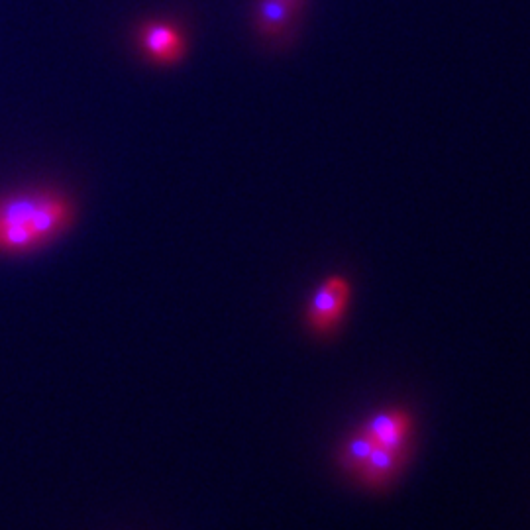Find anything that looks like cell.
<instances>
[{
  "mask_svg": "<svg viewBox=\"0 0 530 530\" xmlns=\"http://www.w3.org/2000/svg\"><path fill=\"white\" fill-rule=\"evenodd\" d=\"M75 218L73 203L50 191L0 199V252L20 256L59 238Z\"/></svg>",
  "mask_w": 530,
  "mask_h": 530,
  "instance_id": "cell-1",
  "label": "cell"
},
{
  "mask_svg": "<svg viewBox=\"0 0 530 530\" xmlns=\"http://www.w3.org/2000/svg\"><path fill=\"white\" fill-rule=\"evenodd\" d=\"M350 299V285L342 277H330L317 289L309 305V324L317 332H328L346 309Z\"/></svg>",
  "mask_w": 530,
  "mask_h": 530,
  "instance_id": "cell-2",
  "label": "cell"
},
{
  "mask_svg": "<svg viewBox=\"0 0 530 530\" xmlns=\"http://www.w3.org/2000/svg\"><path fill=\"white\" fill-rule=\"evenodd\" d=\"M140 44L146 55L161 63L169 65L183 57L185 40L183 34L167 22H150L140 30Z\"/></svg>",
  "mask_w": 530,
  "mask_h": 530,
  "instance_id": "cell-3",
  "label": "cell"
},
{
  "mask_svg": "<svg viewBox=\"0 0 530 530\" xmlns=\"http://www.w3.org/2000/svg\"><path fill=\"white\" fill-rule=\"evenodd\" d=\"M409 430H411V421L403 411H381L373 415L362 428V432L368 434L377 446L395 452L399 456L407 446Z\"/></svg>",
  "mask_w": 530,
  "mask_h": 530,
  "instance_id": "cell-4",
  "label": "cell"
},
{
  "mask_svg": "<svg viewBox=\"0 0 530 530\" xmlns=\"http://www.w3.org/2000/svg\"><path fill=\"white\" fill-rule=\"evenodd\" d=\"M299 8V4L289 0H258L254 12L256 30L264 38H277L285 34L291 28Z\"/></svg>",
  "mask_w": 530,
  "mask_h": 530,
  "instance_id": "cell-5",
  "label": "cell"
},
{
  "mask_svg": "<svg viewBox=\"0 0 530 530\" xmlns=\"http://www.w3.org/2000/svg\"><path fill=\"white\" fill-rule=\"evenodd\" d=\"M401 464V456L395 452H389L381 446L375 444V448L371 450L370 458L366 460V464L362 466V470L358 472L360 477L368 483V485H383L385 481H389L393 474L399 470Z\"/></svg>",
  "mask_w": 530,
  "mask_h": 530,
  "instance_id": "cell-6",
  "label": "cell"
},
{
  "mask_svg": "<svg viewBox=\"0 0 530 530\" xmlns=\"http://www.w3.org/2000/svg\"><path fill=\"white\" fill-rule=\"evenodd\" d=\"M375 448V442L371 440L368 434H364L362 430L352 436L342 452V464L350 470V472H360L362 466L366 464V460L370 458L371 450Z\"/></svg>",
  "mask_w": 530,
  "mask_h": 530,
  "instance_id": "cell-7",
  "label": "cell"
},
{
  "mask_svg": "<svg viewBox=\"0 0 530 530\" xmlns=\"http://www.w3.org/2000/svg\"><path fill=\"white\" fill-rule=\"evenodd\" d=\"M289 2H295V4H299V6H303V2H305V0H289Z\"/></svg>",
  "mask_w": 530,
  "mask_h": 530,
  "instance_id": "cell-8",
  "label": "cell"
}]
</instances>
